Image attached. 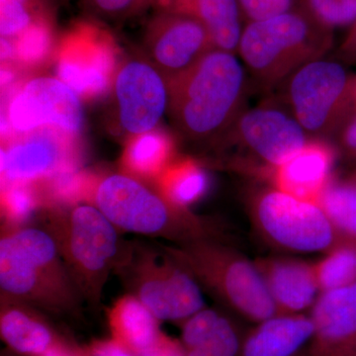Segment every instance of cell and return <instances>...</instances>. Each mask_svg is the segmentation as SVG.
<instances>
[{
	"label": "cell",
	"instance_id": "16",
	"mask_svg": "<svg viewBox=\"0 0 356 356\" xmlns=\"http://www.w3.org/2000/svg\"><path fill=\"white\" fill-rule=\"evenodd\" d=\"M310 356H350L356 348V282L321 293L311 316Z\"/></svg>",
	"mask_w": 356,
	"mask_h": 356
},
{
	"label": "cell",
	"instance_id": "25",
	"mask_svg": "<svg viewBox=\"0 0 356 356\" xmlns=\"http://www.w3.org/2000/svg\"><path fill=\"white\" fill-rule=\"evenodd\" d=\"M318 205L325 211L339 238L356 243V179L332 181Z\"/></svg>",
	"mask_w": 356,
	"mask_h": 356
},
{
	"label": "cell",
	"instance_id": "10",
	"mask_svg": "<svg viewBox=\"0 0 356 356\" xmlns=\"http://www.w3.org/2000/svg\"><path fill=\"white\" fill-rule=\"evenodd\" d=\"M222 137L238 149L240 166L268 177L310 140L291 112L274 102L243 109Z\"/></svg>",
	"mask_w": 356,
	"mask_h": 356
},
{
	"label": "cell",
	"instance_id": "29",
	"mask_svg": "<svg viewBox=\"0 0 356 356\" xmlns=\"http://www.w3.org/2000/svg\"><path fill=\"white\" fill-rule=\"evenodd\" d=\"M1 205L6 227L22 226L36 208V197L28 184H7L2 191Z\"/></svg>",
	"mask_w": 356,
	"mask_h": 356
},
{
	"label": "cell",
	"instance_id": "1",
	"mask_svg": "<svg viewBox=\"0 0 356 356\" xmlns=\"http://www.w3.org/2000/svg\"><path fill=\"white\" fill-rule=\"evenodd\" d=\"M166 81L168 113L188 139L222 137L243 110L247 77L233 53L212 49L195 65Z\"/></svg>",
	"mask_w": 356,
	"mask_h": 356
},
{
	"label": "cell",
	"instance_id": "24",
	"mask_svg": "<svg viewBox=\"0 0 356 356\" xmlns=\"http://www.w3.org/2000/svg\"><path fill=\"white\" fill-rule=\"evenodd\" d=\"M172 140L159 131L136 136L124 154L129 172L142 177L159 178L172 163Z\"/></svg>",
	"mask_w": 356,
	"mask_h": 356
},
{
	"label": "cell",
	"instance_id": "17",
	"mask_svg": "<svg viewBox=\"0 0 356 356\" xmlns=\"http://www.w3.org/2000/svg\"><path fill=\"white\" fill-rule=\"evenodd\" d=\"M334 161L331 145L321 138H312L298 153L274 168L269 178L277 191L318 205L332 181Z\"/></svg>",
	"mask_w": 356,
	"mask_h": 356
},
{
	"label": "cell",
	"instance_id": "23",
	"mask_svg": "<svg viewBox=\"0 0 356 356\" xmlns=\"http://www.w3.org/2000/svg\"><path fill=\"white\" fill-rule=\"evenodd\" d=\"M158 180L161 193L173 205L184 209L202 198L209 186L207 173L191 159L172 161Z\"/></svg>",
	"mask_w": 356,
	"mask_h": 356
},
{
	"label": "cell",
	"instance_id": "26",
	"mask_svg": "<svg viewBox=\"0 0 356 356\" xmlns=\"http://www.w3.org/2000/svg\"><path fill=\"white\" fill-rule=\"evenodd\" d=\"M321 293L332 291L356 282V243H339L314 264Z\"/></svg>",
	"mask_w": 356,
	"mask_h": 356
},
{
	"label": "cell",
	"instance_id": "14",
	"mask_svg": "<svg viewBox=\"0 0 356 356\" xmlns=\"http://www.w3.org/2000/svg\"><path fill=\"white\" fill-rule=\"evenodd\" d=\"M70 136L57 129H40L1 151L4 185L28 184L51 177L72 165Z\"/></svg>",
	"mask_w": 356,
	"mask_h": 356
},
{
	"label": "cell",
	"instance_id": "8",
	"mask_svg": "<svg viewBox=\"0 0 356 356\" xmlns=\"http://www.w3.org/2000/svg\"><path fill=\"white\" fill-rule=\"evenodd\" d=\"M350 81L343 65L320 58L300 67L282 83L283 103L308 135L324 139L334 135L355 111Z\"/></svg>",
	"mask_w": 356,
	"mask_h": 356
},
{
	"label": "cell",
	"instance_id": "38",
	"mask_svg": "<svg viewBox=\"0 0 356 356\" xmlns=\"http://www.w3.org/2000/svg\"><path fill=\"white\" fill-rule=\"evenodd\" d=\"M135 0H92L95 6L108 13H120L132 6Z\"/></svg>",
	"mask_w": 356,
	"mask_h": 356
},
{
	"label": "cell",
	"instance_id": "11",
	"mask_svg": "<svg viewBox=\"0 0 356 356\" xmlns=\"http://www.w3.org/2000/svg\"><path fill=\"white\" fill-rule=\"evenodd\" d=\"M8 119L19 133L50 127L74 137L83 129V109L79 95L60 79L38 77L13 96Z\"/></svg>",
	"mask_w": 356,
	"mask_h": 356
},
{
	"label": "cell",
	"instance_id": "27",
	"mask_svg": "<svg viewBox=\"0 0 356 356\" xmlns=\"http://www.w3.org/2000/svg\"><path fill=\"white\" fill-rule=\"evenodd\" d=\"M300 7L331 31L356 23V0H301Z\"/></svg>",
	"mask_w": 356,
	"mask_h": 356
},
{
	"label": "cell",
	"instance_id": "2",
	"mask_svg": "<svg viewBox=\"0 0 356 356\" xmlns=\"http://www.w3.org/2000/svg\"><path fill=\"white\" fill-rule=\"evenodd\" d=\"M1 301L55 315L76 314L83 296L44 228L6 227L0 238Z\"/></svg>",
	"mask_w": 356,
	"mask_h": 356
},
{
	"label": "cell",
	"instance_id": "39",
	"mask_svg": "<svg viewBox=\"0 0 356 356\" xmlns=\"http://www.w3.org/2000/svg\"><path fill=\"white\" fill-rule=\"evenodd\" d=\"M83 350H76L74 348H70L69 344L65 343L64 341L62 343H58L57 346L51 348V350L46 351V353H42V355L36 356H83Z\"/></svg>",
	"mask_w": 356,
	"mask_h": 356
},
{
	"label": "cell",
	"instance_id": "21",
	"mask_svg": "<svg viewBox=\"0 0 356 356\" xmlns=\"http://www.w3.org/2000/svg\"><path fill=\"white\" fill-rule=\"evenodd\" d=\"M168 10L198 20L218 50L238 51L243 29L238 0H168Z\"/></svg>",
	"mask_w": 356,
	"mask_h": 356
},
{
	"label": "cell",
	"instance_id": "19",
	"mask_svg": "<svg viewBox=\"0 0 356 356\" xmlns=\"http://www.w3.org/2000/svg\"><path fill=\"white\" fill-rule=\"evenodd\" d=\"M259 324L243 341L242 356H294L315 332L312 318L301 314H277Z\"/></svg>",
	"mask_w": 356,
	"mask_h": 356
},
{
	"label": "cell",
	"instance_id": "3",
	"mask_svg": "<svg viewBox=\"0 0 356 356\" xmlns=\"http://www.w3.org/2000/svg\"><path fill=\"white\" fill-rule=\"evenodd\" d=\"M332 46V31L299 6L270 19L248 22L238 51L259 86L268 90L324 58Z\"/></svg>",
	"mask_w": 356,
	"mask_h": 356
},
{
	"label": "cell",
	"instance_id": "18",
	"mask_svg": "<svg viewBox=\"0 0 356 356\" xmlns=\"http://www.w3.org/2000/svg\"><path fill=\"white\" fill-rule=\"evenodd\" d=\"M277 314L297 315L315 305L318 289L314 264L289 259L254 261Z\"/></svg>",
	"mask_w": 356,
	"mask_h": 356
},
{
	"label": "cell",
	"instance_id": "35",
	"mask_svg": "<svg viewBox=\"0 0 356 356\" xmlns=\"http://www.w3.org/2000/svg\"><path fill=\"white\" fill-rule=\"evenodd\" d=\"M83 353L84 356H138L114 339L93 341Z\"/></svg>",
	"mask_w": 356,
	"mask_h": 356
},
{
	"label": "cell",
	"instance_id": "32",
	"mask_svg": "<svg viewBox=\"0 0 356 356\" xmlns=\"http://www.w3.org/2000/svg\"><path fill=\"white\" fill-rule=\"evenodd\" d=\"M204 344L212 356H238L243 346L231 321L222 316L218 321L210 339Z\"/></svg>",
	"mask_w": 356,
	"mask_h": 356
},
{
	"label": "cell",
	"instance_id": "6",
	"mask_svg": "<svg viewBox=\"0 0 356 356\" xmlns=\"http://www.w3.org/2000/svg\"><path fill=\"white\" fill-rule=\"evenodd\" d=\"M93 205L119 231L159 236L177 243L206 238V222L177 207L135 177L112 175L93 191Z\"/></svg>",
	"mask_w": 356,
	"mask_h": 356
},
{
	"label": "cell",
	"instance_id": "30",
	"mask_svg": "<svg viewBox=\"0 0 356 356\" xmlns=\"http://www.w3.org/2000/svg\"><path fill=\"white\" fill-rule=\"evenodd\" d=\"M220 315L212 309L203 308L184 321L182 343L186 350L207 343L216 327Z\"/></svg>",
	"mask_w": 356,
	"mask_h": 356
},
{
	"label": "cell",
	"instance_id": "13",
	"mask_svg": "<svg viewBox=\"0 0 356 356\" xmlns=\"http://www.w3.org/2000/svg\"><path fill=\"white\" fill-rule=\"evenodd\" d=\"M114 70L111 44L99 33L88 28L72 33L60 47L58 77L79 96L93 98L104 95Z\"/></svg>",
	"mask_w": 356,
	"mask_h": 356
},
{
	"label": "cell",
	"instance_id": "34",
	"mask_svg": "<svg viewBox=\"0 0 356 356\" xmlns=\"http://www.w3.org/2000/svg\"><path fill=\"white\" fill-rule=\"evenodd\" d=\"M334 136L339 149L348 158L356 159V110L344 119Z\"/></svg>",
	"mask_w": 356,
	"mask_h": 356
},
{
	"label": "cell",
	"instance_id": "20",
	"mask_svg": "<svg viewBox=\"0 0 356 356\" xmlns=\"http://www.w3.org/2000/svg\"><path fill=\"white\" fill-rule=\"evenodd\" d=\"M0 334L10 350L27 356L42 355L63 341L34 308L10 301H1Z\"/></svg>",
	"mask_w": 356,
	"mask_h": 356
},
{
	"label": "cell",
	"instance_id": "9",
	"mask_svg": "<svg viewBox=\"0 0 356 356\" xmlns=\"http://www.w3.org/2000/svg\"><path fill=\"white\" fill-rule=\"evenodd\" d=\"M250 216L267 242L289 252H329L341 243L320 205L299 200L274 187L252 196Z\"/></svg>",
	"mask_w": 356,
	"mask_h": 356
},
{
	"label": "cell",
	"instance_id": "37",
	"mask_svg": "<svg viewBox=\"0 0 356 356\" xmlns=\"http://www.w3.org/2000/svg\"><path fill=\"white\" fill-rule=\"evenodd\" d=\"M339 57L344 62L356 63V23L351 26L350 31L341 44Z\"/></svg>",
	"mask_w": 356,
	"mask_h": 356
},
{
	"label": "cell",
	"instance_id": "33",
	"mask_svg": "<svg viewBox=\"0 0 356 356\" xmlns=\"http://www.w3.org/2000/svg\"><path fill=\"white\" fill-rule=\"evenodd\" d=\"M241 13L248 22L270 19L291 10L293 0H238Z\"/></svg>",
	"mask_w": 356,
	"mask_h": 356
},
{
	"label": "cell",
	"instance_id": "31",
	"mask_svg": "<svg viewBox=\"0 0 356 356\" xmlns=\"http://www.w3.org/2000/svg\"><path fill=\"white\" fill-rule=\"evenodd\" d=\"M26 0H1L0 31L2 38L15 36L32 24L31 14Z\"/></svg>",
	"mask_w": 356,
	"mask_h": 356
},
{
	"label": "cell",
	"instance_id": "22",
	"mask_svg": "<svg viewBox=\"0 0 356 356\" xmlns=\"http://www.w3.org/2000/svg\"><path fill=\"white\" fill-rule=\"evenodd\" d=\"M159 318L132 294L117 300L108 311L110 329L115 341L136 355L151 348L163 332Z\"/></svg>",
	"mask_w": 356,
	"mask_h": 356
},
{
	"label": "cell",
	"instance_id": "36",
	"mask_svg": "<svg viewBox=\"0 0 356 356\" xmlns=\"http://www.w3.org/2000/svg\"><path fill=\"white\" fill-rule=\"evenodd\" d=\"M138 356H186V350L181 343L163 334L151 348Z\"/></svg>",
	"mask_w": 356,
	"mask_h": 356
},
{
	"label": "cell",
	"instance_id": "7",
	"mask_svg": "<svg viewBox=\"0 0 356 356\" xmlns=\"http://www.w3.org/2000/svg\"><path fill=\"white\" fill-rule=\"evenodd\" d=\"M161 252L140 243L125 245L115 271L159 321L184 322L205 306L202 290L188 271Z\"/></svg>",
	"mask_w": 356,
	"mask_h": 356
},
{
	"label": "cell",
	"instance_id": "28",
	"mask_svg": "<svg viewBox=\"0 0 356 356\" xmlns=\"http://www.w3.org/2000/svg\"><path fill=\"white\" fill-rule=\"evenodd\" d=\"M51 48V31L43 22H33L19 34L14 48V55L26 65H36L44 62Z\"/></svg>",
	"mask_w": 356,
	"mask_h": 356
},
{
	"label": "cell",
	"instance_id": "15",
	"mask_svg": "<svg viewBox=\"0 0 356 356\" xmlns=\"http://www.w3.org/2000/svg\"><path fill=\"white\" fill-rule=\"evenodd\" d=\"M147 48L156 69L166 79L188 70L215 49L198 20L172 11L156 21Z\"/></svg>",
	"mask_w": 356,
	"mask_h": 356
},
{
	"label": "cell",
	"instance_id": "42",
	"mask_svg": "<svg viewBox=\"0 0 356 356\" xmlns=\"http://www.w3.org/2000/svg\"><path fill=\"white\" fill-rule=\"evenodd\" d=\"M83 356H84V353H83Z\"/></svg>",
	"mask_w": 356,
	"mask_h": 356
},
{
	"label": "cell",
	"instance_id": "4",
	"mask_svg": "<svg viewBox=\"0 0 356 356\" xmlns=\"http://www.w3.org/2000/svg\"><path fill=\"white\" fill-rule=\"evenodd\" d=\"M44 229L57 243L83 300L98 305L109 274L116 269L125 248L119 229L89 204L51 210Z\"/></svg>",
	"mask_w": 356,
	"mask_h": 356
},
{
	"label": "cell",
	"instance_id": "40",
	"mask_svg": "<svg viewBox=\"0 0 356 356\" xmlns=\"http://www.w3.org/2000/svg\"><path fill=\"white\" fill-rule=\"evenodd\" d=\"M350 99L353 110H356V74L351 76L350 81Z\"/></svg>",
	"mask_w": 356,
	"mask_h": 356
},
{
	"label": "cell",
	"instance_id": "5",
	"mask_svg": "<svg viewBox=\"0 0 356 356\" xmlns=\"http://www.w3.org/2000/svg\"><path fill=\"white\" fill-rule=\"evenodd\" d=\"M161 248L201 287L242 317L261 323L277 315L254 262L232 248L208 236Z\"/></svg>",
	"mask_w": 356,
	"mask_h": 356
},
{
	"label": "cell",
	"instance_id": "12",
	"mask_svg": "<svg viewBox=\"0 0 356 356\" xmlns=\"http://www.w3.org/2000/svg\"><path fill=\"white\" fill-rule=\"evenodd\" d=\"M115 92L123 128L138 136L153 131L168 107V81L154 65L133 60L121 67Z\"/></svg>",
	"mask_w": 356,
	"mask_h": 356
},
{
	"label": "cell",
	"instance_id": "41",
	"mask_svg": "<svg viewBox=\"0 0 356 356\" xmlns=\"http://www.w3.org/2000/svg\"><path fill=\"white\" fill-rule=\"evenodd\" d=\"M353 179H356V175H355V178H353Z\"/></svg>",
	"mask_w": 356,
	"mask_h": 356
}]
</instances>
